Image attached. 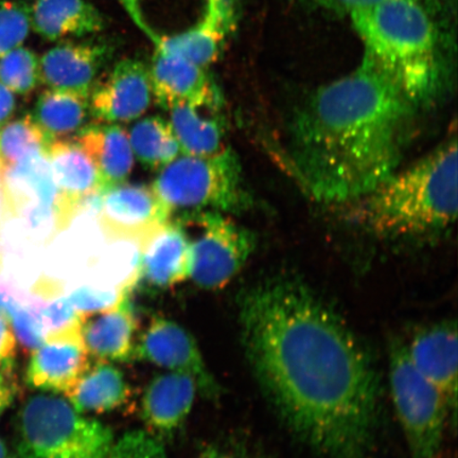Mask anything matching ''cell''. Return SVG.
<instances>
[{
  "instance_id": "cell-1",
  "label": "cell",
  "mask_w": 458,
  "mask_h": 458,
  "mask_svg": "<svg viewBox=\"0 0 458 458\" xmlns=\"http://www.w3.org/2000/svg\"><path fill=\"white\" fill-rule=\"evenodd\" d=\"M238 320L251 374L289 432L323 458H370L381 379L342 315L303 280L278 275L239 296Z\"/></svg>"
},
{
  "instance_id": "cell-2",
  "label": "cell",
  "mask_w": 458,
  "mask_h": 458,
  "mask_svg": "<svg viewBox=\"0 0 458 458\" xmlns=\"http://www.w3.org/2000/svg\"><path fill=\"white\" fill-rule=\"evenodd\" d=\"M420 110L363 60L292 114L286 163L315 199L352 204L399 169Z\"/></svg>"
},
{
  "instance_id": "cell-3",
  "label": "cell",
  "mask_w": 458,
  "mask_h": 458,
  "mask_svg": "<svg viewBox=\"0 0 458 458\" xmlns=\"http://www.w3.org/2000/svg\"><path fill=\"white\" fill-rule=\"evenodd\" d=\"M457 136L446 139L416 163L396 170L352 203V221L374 236L420 239L437 236L457 216Z\"/></svg>"
},
{
  "instance_id": "cell-4",
  "label": "cell",
  "mask_w": 458,
  "mask_h": 458,
  "mask_svg": "<svg viewBox=\"0 0 458 458\" xmlns=\"http://www.w3.org/2000/svg\"><path fill=\"white\" fill-rule=\"evenodd\" d=\"M364 59L418 108L444 89L445 65L439 29L426 0H381L351 15Z\"/></svg>"
},
{
  "instance_id": "cell-5",
  "label": "cell",
  "mask_w": 458,
  "mask_h": 458,
  "mask_svg": "<svg viewBox=\"0 0 458 458\" xmlns=\"http://www.w3.org/2000/svg\"><path fill=\"white\" fill-rule=\"evenodd\" d=\"M114 442L111 428L80 413L55 394L29 398L17 414L19 458H107Z\"/></svg>"
},
{
  "instance_id": "cell-6",
  "label": "cell",
  "mask_w": 458,
  "mask_h": 458,
  "mask_svg": "<svg viewBox=\"0 0 458 458\" xmlns=\"http://www.w3.org/2000/svg\"><path fill=\"white\" fill-rule=\"evenodd\" d=\"M152 187L171 216L200 211L238 214L254 204L242 163L231 147L211 157L175 158L160 171Z\"/></svg>"
},
{
  "instance_id": "cell-7",
  "label": "cell",
  "mask_w": 458,
  "mask_h": 458,
  "mask_svg": "<svg viewBox=\"0 0 458 458\" xmlns=\"http://www.w3.org/2000/svg\"><path fill=\"white\" fill-rule=\"evenodd\" d=\"M389 386L394 411L411 458H440L450 416L444 394L416 369L406 343L394 336L388 345Z\"/></svg>"
},
{
  "instance_id": "cell-8",
  "label": "cell",
  "mask_w": 458,
  "mask_h": 458,
  "mask_svg": "<svg viewBox=\"0 0 458 458\" xmlns=\"http://www.w3.org/2000/svg\"><path fill=\"white\" fill-rule=\"evenodd\" d=\"M177 222L194 237L191 277L199 288H225L242 270L257 248L256 234L217 211L176 216Z\"/></svg>"
},
{
  "instance_id": "cell-9",
  "label": "cell",
  "mask_w": 458,
  "mask_h": 458,
  "mask_svg": "<svg viewBox=\"0 0 458 458\" xmlns=\"http://www.w3.org/2000/svg\"><path fill=\"white\" fill-rule=\"evenodd\" d=\"M134 358L193 377L202 396L216 400L221 386L204 360L191 332L174 320L154 318L136 344Z\"/></svg>"
},
{
  "instance_id": "cell-10",
  "label": "cell",
  "mask_w": 458,
  "mask_h": 458,
  "mask_svg": "<svg viewBox=\"0 0 458 458\" xmlns=\"http://www.w3.org/2000/svg\"><path fill=\"white\" fill-rule=\"evenodd\" d=\"M84 318L67 327L48 332L41 346L34 349L26 370L27 385L38 391L70 392L90 368L82 337Z\"/></svg>"
},
{
  "instance_id": "cell-11",
  "label": "cell",
  "mask_w": 458,
  "mask_h": 458,
  "mask_svg": "<svg viewBox=\"0 0 458 458\" xmlns=\"http://www.w3.org/2000/svg\"><path fill=\"white\" fill-rule=\"evenodd\" d=\"M97 217L108 238L140 245L171 220V213L152 186L123 182L102 193Z\"/></svg>"
},
{
  "instance_id": "cell-12",
  "label": "cell",
  "mask_w": 458,
  "mask_h": 458,
  "mask_svg": "<svg viewBox=\"0 0 458 458\" xmlns=\"http://www.w3.org/2000/svg\"><path fill=\"white\" fill-rule=\"evenodd\" d=\"M148 74L152 94L165 110L177 105H189L220 111L221 91L206 68L157 48Z\"/></svg>"
},
{
  "instance_id": "cell-13",
  "label": "cell",
  "mask_w": 458,
  "mask_h": 458,
  "mask_svg": "<svg viewBox=\"0 0 458 458\" xmlns=\"http://www.w3.org/2000/svg\"><path fill=\"white\" fill-rule=\"evenodd\" d=\"M89 96L91 114L100 122L129 123L140 118L152 101L148 68L140 60L120 61Z\"/></svg>"
},
{
  "instance_id": "cell-14",
  "label": "cell",
  "mask_w": 458,
  "mask_h": 458,
  "mask_svg": "<svg viewBox=\"0 0 458 458\" xmlns=\"http://www.w3.org/2000/svg\"><path fill=\"white\" fill-rule=\"evenodd\" d=\"M191 250L188 234L170 220L140 244L136 284L165 290L191 277Z\"/></svg>"
},
{
  "instance_id": "cell-15",
  "label": "cell",
  "mask_w": 458,
  "mask_h": 458,
  "mask_svg": "<svg viewBox=\"0 0 458 458\" xmlns=\"http://www.w3.org/2000/svg\"><path fill=\"white\" fill-rule=\"evenodd\" d=\"M405 343L416 369L444 394L456 416L458 348L455 320L443 319L422 326Z\"/></svg>"
},
{
  "instance_id": "cell-16",
  "label": "cell",
  "mask_w": 458,
  "mask_h": 458,
  "mask_svg": "<svg viewBox=\"0 0 458 458\" xmlns=\"http://www.w3.org/2000/svg\"><path fill=\"white\" fill-rule=\"evenodd\" d=\"M46 157L59 191L60 215L66 228L81 213L86 200L105 191L94 164L76 141H51Z\"/></svg>"
},
{
  "instance_id": "cell-17",
  "label": "cell",
  "mask_w": 458,
  "mask_h": 458,
  "mask_svg": "<svg viewBox=\"0 0 458 458\" xmlns=\"http://www.w3.org/2000/svg\"><path fill=\"white\" fill-rule=\"evenodd\" d=\"M113 53L102 43H61L39 60L41 82L49 89L89 97L103 66Z\"/></svg>"
},
{
  "instance_id": "cell-18",
  "label": "cell",
  "mask_w": 458,
  "mask_h": 458,
  "mask_svg": "<svg viewBox=\"0 0 458 458\" xmlns=\"http://www.w3.org/2000/svg\"><path fill=\"white\" fill-rule=\"evenodd\" d=\"M136 283L125 285L114 307L82 325V337L89 357L105 362H128L135 354L136 314L131 291Z\"/></svg>"
},
{
  "instance_id": "cell-19",
  "label": "cell",
  "mask_w": 458,
  "mask_h": 458,
  "mask_svg": "<svg viewBox=\"0 0 458 458\" xmlns=\"http://www.w3.org/2000/svg\"><path fill=\"white\" fill-rule=\"evenodd\" d=\"M233 25V0H208L203 17L196 26L174 36L159 38L154 44L158 49L208 68L220 56Z\"/></svg>"
},
{
  "instance_id": "cell-20",
  "label": "cell",
  "mask_w": 458,
  "mask_h": 458,
  "mask_svg": "<svg viewBox=\"0 0 458 458\" xmlns=\"http://www.w3.org/2000/svg\"><path fill=\"white\" fill-rule=\"evenodd\" d=\"M199 389L193 377L170 371L148 383L141 400V418L154 437H170L185 422Z\"/></svg>"
},
{
  "instance_id": "cell-21",
  "label": "cell",
  "mask_w": 458,
  "mask_h": 458,
  "mask_svg": "<svg viewBox=\"0 0 458 458\" xmlns=\"http://www.w3.org/2000/svg\"><path fill=\"white\" fill-rule=\"evenodd\" d=\"M0 191L9 216L34 208H55L60 215L59 191L46 152L33 153L5 168Z\"/></svg>"
},
{
  "instance_id": "cell-22",
  "label": "cell",
  "mask_w": 458,
  "mask_h": 458,
  "mask_svg": "<svg viewBox=\"0 0 458 458\" xmlns=\"http://www.w3.org/2000/svg\"><path fill=\"white\" fill-rule=\"evenodd\" d=\"M94 164L103 188L123 184L134 165L127 131L114 123L86 125L76 140Z\"/></svg>"
},
{
  "instance_id": "cell-23",
  "label": "cell",
  "mask_w": 458,
  "mask_h": 458,
  "mask_svg": "<svg viewBox=\"0 0 458 458\" xmlns=\"http://www.w3.org/2000/svg\"><path fill=\"white\" fill-rule=\"evenodd\" d=\"M31 27L48 41H59L98 33L106 21L88 0H37L31 8Z\"/></svg>"
},
{
  "instance_id": "cell-24",
  "label": "cell",
  "mask_w": 458,
  "mask_h": 458,
  "mask_svg": "<svg viewBox=\"0 0 458 458\" xmlns=\"http://www.w3.org/2000/svg\"><path fill=\"white\" fill-rule=\"evenodd\" d=\"M64 396L80 413L101 414L127 403L131 388L122 370L98 360Z\"/></svg>"
},
{
  "instance_id": "cell-25",
  "label": "cell",
  "mask_w": 458,
  "mask_h": 458,
  "mask_svg": "<svg viewBox=\"0 0 458 458\" xmlns=\"http://www.w3.org/2000/svg\"><path fill=\"white\" fill-rule=\"evenodd\" d=\"M172 130L184 156L211 157L225 150V123L216 111L189 105L168 110Z\"/></svg>"
},
{
  "instance_id": "cell-26",
  "label": "cell",
  "mask_w": 458,
  "mask_h": 458,
  "mask_svg": "<svg viewBox=\"0 0 458 458\" xmlns=\"http://www.w3.org/2000/svg\"><path fill=\"white\" fill-rule=\"evenodd\" d=\"M91 114L89 97L48 89L39 96L33 120L50 141L79 133Z\"/></svg>"
},
{
  "instance_id": "cell-27",
  "label": "cell",
  "mask_w": 458,
  "mask_h": 458,
  "mask_svg": "<svg viewBox=\"0 0 458 458\" xmlns=\"http://www.w3.org/2000/svg\"><path fill=\"white\" fill-rule=\"evenodd\" d=\"M129 139L136 158L151 170L167 167L181 151L170 123L159 116L147 117L136 123L130 131Z\"/></svg>"
},
{
  "instance_id": "cell-28",
  "label": "cell",
  "mask_w": 458,
  "mask_h": 458,
  "mask_svg": "<svg viewBox=\"0 0 458 458\" xmlns=\"http://www.w3.org/2000/svg\"><path fill=\"white\" fill-rule=\"evenodd\" d=\"M50 140L30 114L0 127V159L4 169L33 153L46 152Z\"/></svg>"
},
{
  "instance_id": "cell-29",
  "label": "cell",
  "mask_w": 458,
  "mask_h": 458,
  "mask_svg": "<svg viewBox=\"0 0 458 458\" xmlns=\"http://www.w3.org/2000/svg\"><path fill=\"white\" fill-rule=\"evenodd\" d=\"M39 82V59L31 49L20 46L0 57V83L13 93L30 94Z\"/></svg>"
},
{
  "instance_id": "cell-30",
  "label": "cell",
  "mask_w": 458,
  "mask_h": 458,
  "mask_svg": "<svg viewBox=\"0 0 458 458\" xmlns=\"http://www.w3.org/2000/svg\"><path fill=\"white\" fill-rule=\"evenodd\" d=\"M31 8L21 2H0V57L20 47L31 30Z\"/></svg>"
},
{
  "instance_id": "cell-31",
  "label": "cell",
  "mask_w": 458,
  "mask_h": 458,
  "mask_svg": "<svg viewBox=\"0 0 458 458\" xmlns=\"http://www.w3.org/2000/svg\"><path fill=\"white\" fill-rule=\"evenodd\" d=\"M130 283H136V280L112 288L106 285L84 284L71 290L66 297L78 312L84 315L96 314L114 307L122 297L125 285Z\"/></svg>"
},
{
  "instance_id": "cell-32",
  "label": "cell",
  "mask_w": 458,
  "mask_h": 458,
  "mask_svg": "<svg viewBox=\"0 0 458 458\" xmlns=\"http://www.w3.org/2000/svg\"><path fill=\"white\" fill-rule=\"evenodd\" d=\"M107 458H169L162 442L154 435L136 429L114 442Z\"/></svg>"
},
{
  "instance_id": "cell-33",
  "label": "cell",
  "mask_w": 458,
  "mask_h": 458,
  "mask_svg": "<svg viewBox=\"0 0 458 458\" xmlns=\"http://www.w3.org/2000/svg\"><path fill=\"white\" fill-rule=\"evenodd\" d=\"M38 317L41 320L46 335L78 322L84 318V314L78 312L66 296L57 295L50 301L39 303Z\"/></svg>"
},
{
  "instance_id": "cell-34",
  "label": "cell",
  "mask_w": 458,
  "mask_h": 458,
  "mask_svg": "<svg viewBox=\"0 0 458 458\" xmlns=\"http://www.w3.org/2000/svg\"><path fill=\"white\" fill-rule=\"evenodd\" d=\"M301 2L332 13L351 15L354 11L369 7L381 0H301Z\"/></svg>"
},
{
  "instance_id": "cell-35",
  "label": "cell",
  "mask_w": 458,
  "mask_h": 458,
  "mask_svg": "<svg viewBox=\"0 0 458 458\" xmlns=\"http://www.w3.org/2000/svg\"><path fill=\"white\" fill-rule=\"evenodd\" d=\"M16 343L13 326L0 315V368H14Z\"/></svg>"
},
{
  "instance_id": "cell-36",
  "label": "cell",
  "mask_w": 458,
  "mask_h": 458,
  "mask_svg": "<svg viewBox=\"0 0 458 458\" xmlns=\"http://www.w3.org/2000/svg\"><path fill=\"white\" fill-rule=\"evenodd\" d=\"M16 392L13 368H0V416L13 404Z\"/></svg>"
},
{
  "instance_id": "cell-37",
  "label": "cell",
  "mask_w": 458,
  "mask_h": 458,
  "mask_svg": "<svg viewBox=\"0 0 458 458\" xmlns=\"http://www.w3.org/2000/svg\"><path fill=\"white\" fill-rule=\"evenodd\" d=\"M198 458H259L240 445L228 444L211 445Z\"/></svg>"
},
{
  "instance_id": "cell-38",
  "label": "cell",
  "mask_w": 458,
  "mask_h": 458,
  "mask_svg": "<svg viewBox=\"0 0 458 458\" xmlns=\"http://www.w3.org/2000/svg\"><path fill=\"white\" fill-rule=\"evenodd\" d=\"M15 110V98L9 89L0 83V127L13 116Z\"/></svg>"
},
{
  "instance_id": "cell-39",
  "label": "cell",
  "mask_w": 458,
  "mask_h": 458,
  "mask_svg": "<svg viewBox=\"0 0 458 458\" xmlns=\"http://www.w3.org/2000/svg\"><path fill=\"white\" fill-rule=\"evenodd\" d=\"M119 2L127 10V13L136 22V25L142 29L143 21L140 9V0H119Z\"/></svg>"
},
{
  "instance_id": "cell-40",
  "label": "cell",
  "mask_w": 458,
  "mask_h": 458,
  "mask_svg": "<svg viewBox=\"0 0 458 458\" xmlns=\"http://www.w3.org/2000/svg\"><path fill=\"white\" fill-rule=\"evenodd\" d=\"M9 217L7 209H5V205L4 202L3 193L2 191H0V229H2L5 220H7Z\"/></svg>"
},
{
  "instance_id": "cell-41",
  "label": "cell",
  "mask_w": 458,
  "mask_h": 458,
  "mask_svg": "<svg viewBox=\"0 0 458 458\" xmlns=\"http://www.w3.org/2000/svg\"><path fill=\"white\" fill-rule=\"evenodd\" d=\"M0 458H19L13 452L9 450L2 438H0Z\"/></svg>"
},
{
  "instance_id": "cell-42",
  "label": "cell",
  "mask_w": 458,
  "mask_h": 458,
  "mask_svg": "<svg viewBox=\"0 0 458 458\" xmlns=\"http://www.w3.org/2000/svg\"><path fill=\"white\" fill-rule=\"evenodd\" d=\"M4 165L2 162V159H0V181H2V176H3V174H4Z\"/></svg>"
},
{
  "instance_id": "cell-43",
  "label": "cell",
  "mask_w": 458,
  "mask_h": 458,
  "mask_svg": "<svg viewBox=\"0 0 458 458\" xmlns=\"http://www.w3.org/2000/svg\"><path fill=\"white\" fill-rule=\"evenodd\" d=\"M0 260H2V258H0Z\"/></svg>"
}]
</instances>
